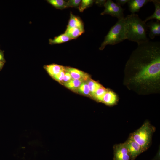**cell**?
Segmentation results:
<instances>
[{
    "mask_svg": "<svg viewBox=\"0 0 160 160\" xmlns=\"http://www.w3.org/2000/svg\"><path fill=\"white\" fill-rule=\"evenodd\" d=\"M123 84L140 95L160 90V42L149 41L138 45L127 61Z\"/></svg>",
    "mask_w": 160,
    "mask_h": 160,
    "instance_id": "cell-1",
    "label": "cell"
},
{
    "mask_svg": "<svg viewBox=\"0 0 160 160\" xmlns=\"http://www.w3.org/2000/svg\"><path fill=\"white\" fill-rule=\"evenodd\" d=\"M127 25V39L138 44L149 41L147 36L146 23L136 14L128 15L125 17Z\"/></svg>",
    "mask_w": 160,
    "mask_h": 160,
    "instance_id": "cell-2",
    "label": "cell"
},
{
    "mask_svg": "<svg viewBox=\"0 0 160 160\" xmlns=\"http://www.w3.org/2000/svg\"><path fill=\"white\" fill-rule=\"evenodd\" d=\"M127 25L125 17L118 19L105 37L99 49L103 50L107 45H114L127 39Z\"/></svg>",
    "mask_w": 160,
    "mask_h": 160,
    "instance_id": "cell-3",
    "label": "cell"
},
{
    "mask_svg": "<svg viewBox=\"0 0 160 160\" xmlns=\"http://www.w3.org/2000/svg\"><path fill=\"white\" fill-rule=\"evenodd\" d=\"M155 130V127L146 121L140 128L130 134L129 138L136 142L144 152L149 147Z\"/></svg>",
    "mask_w": 160,
    "mask_h": 160,
    "instance_id": "cell-4",
    "label": "cell"
},
{
    "mask_svg": "<svg viewBox=\"0 0 160 160\" xmlns=\"http://www.w3.org/2000/svg\"><path fill=\"white\" fill-rule=\"evenodd\" d=\"M105 9L101 13V15H109L119 19L124 17V9L111 0L106 1L104 5Z\"/></svg>",
    "mask_w": 160,
    "mask_h": 160,
    "instance_id": "cell-5",
    "label": "cell"
},
{
    "mask_svg": "<svg viewBox=\"0 0 160 160\" xmlns=\"http://www.w3.org/2000/svg\"><path fill=\"white\" fill-rule=\"evenodd\" d=\"M113 149V160H131L130 156L124 143L115 145Z\"/></svg>",
    "mask_w": 160,
    "mask_h": 160,
    "instance_id": "cell-6",
    "label": "cell"
},
{
    "mask_svg": "<svg viewBox=\"0 0 160 160\" xmlns=\"http://www.w3.org/2000/svg\"><path fill=\"white\" fill-rule=\"evenodd\" d=\"M124 143L129 152L131 160H135L138 155L143 152L141 147L129 137Z\"/></svg>",
    "mask_w": 160,
    "mask_h": 160,
    "instance_id": "cell-7",
    "label": "cell"
},
{
    "mask_svg": "<svg viewBox=\"0 0 160 160\" xmlns=\"http://www.w3.org/2000/svg\"><path fill=\"white\" fill-rule=\"evenodd\" d=\"M149 2H150V0H129L127 3L129 9L131 14H135Z\"/></svg>",
    "mask_w": 160,
    "mask_h": 160,
    "instance_id": "cell-8",
    "label": "cell"
},
{
    "mask_svg": "<svg viewBox=\"0 0 160 160\" xmlns=\"http://www.w3.org/2000/svg\"><path fill=\"white\" fill-rule=\"evenodd\" d=\"M150 30L149 37L153 39L155 37L160 35V21L157 20L154 22L153 20L146 23Z\"/></svg>",
    "mask_w": 160,
    "mask_h": 160,
    "instance_id": "cell-9",
    "label": "cell"
},
{
    "mask_svg": "<svg viewBox=\"0 0 160 160\" xmlns=\"http://www.w3.org/2000/svg\"><path fill=\"white\" fill-rule=\"evenodd\" d=\"M118 100V97L116 94L114 92L108 89L102 102L108 105L113 106L116 104Z\"/></svg>",
    "mask_w": 160,
    "mask_h": 160,
    "instance_id": "cell-10",
    "label": "cell"
},
{
    "mask_svg": "<svg viewBox=\"0 0 160 160\" xmlns=\"http://www.w3.org/2000/svg\"><path fill=\"white\" fill-rule=\"evenodd\" d=\"M66 71L70 73L73 79L86 80L89 77L86 73L76 68L71 67L65 68Z\"/></svg>",
    "mask_w": 160,
    "mask_h": 160,
    "instance_id": "cell-11",
    "label": "cell"
},
{
    "mask_svg": "<svg viewBox=\"0 0 160 160\" xmlns=\"http://www.w3.org/2000/svg\"><path fill=\"white\" fill-rule=\"evenodd\" d=\"M44 68L52 77L60 71L65 70L64 66L55 64L45 65Z\"/></svg>",
    "mask_w": 160,
    "mask_h": 160,
    "instance_id": "cell-12",
    "label": "cell"
},
{
    "mask_svg": "<svg viewBox=\"0 0 160 160\" xmlns=\"http://www.w3.org/2000/svg\"><path fill=\"white\" fill-rule=\"evenodd\" d=\"M67 27L77 28L84 29L83 23L80 18L71 12L70 13V18Z\"/></svg>",
    "mask_w": 160,
    "mask_h": 160,
    "instance_id": "cell-13",
    "label": "cell"
},
{
    "mask_svg": "<svg viewBox=\"0 0 160 160\" xmlns=\"http://www.w3.org/2000/svg\"><path fill=\"white\" fill-rule=\"evenodd\" d=\"M155 6V10L153 13L151 15L147 17L144 21L146 22L148 20L155 19L160 21V1L159 0H150Z\"/></svg>",
    "mask_w": 160,
    "mask_h": 160,
    "instance_id": "cell-14",
    "label": "cell"
},
{
    "mask_svg": "<svg viewBox=\"0 0 160 160\" xmlns=\"http://www.w3.org/2000/svg\"><path fill=\"white\" fill-rule=\"evenodd\" d=\"M84 32V29L79 28L67 27L64 33L72 39L77 38Z\"/></svg>",
    "mask_w": 160,
    "mask_h": 160,
    "instance_id": "cell-15",
    "label": "cell"
},
{
    "mask_svg": "<svg viewBox=\"0 0 160 160\" xmlns=\"http://www.w3.org/2000/svg\"><path fill=\"white\" fill-rule=\"evenodd\" d=\"M71 39L65 33L61 34L53 39H49V43L51 44H59L67 42Z\"/></svg>",
    "mask_w": 160,
    "mask_h": 160,
    "instance_id": "cell-16",
    "label": "cell"
},
{
    "mask_svg": "<svg viewBox=\"0 0 160 160\" xmlns=\"http://www.w3.org/2000/svg\"><path fill=\"white\" fill-rule=\"evenodd\" d=\"M83 80L80 79H72L68 82L64 84L65 86L69 89L75 90L78 89L83 82Z\"/></svg>",
    "mask_w": 160,
    "mask_h": 160,
    "instance_id": "cell-17",
    "label": "cell"
},
{
    "mask_svg": "<svg viewBox=\"0 0 160 160\" xmlns=\"http://www.w3.org/2000/svg\"><path fill=\"white\" fill-rule=\"evenodd\" d=\"M91 96L93 97L96 91L102 85L98 82L90 79L87 82Z\"/></svg>",
    "mask_w": 160,
    "mask_h": 160,
    "instance_id": "cell-18",
    "label": "cell"
},
{
    "mask_svg": "<svg viewBox=\"0 0 160 160\" xmlns=\"http://www.w3.org/2000/svg\"><path fill=\"white\" fill-rule=\"evenodd\" d=\"M47 1L57 9H62L67 8V2L63 0H48Z\"/></svg>",
    "mask_w": 160,
    "mask_h": 160,
    "instance_id": "cell-19",
    "label": "cell"
},
{
    "mask_svg": "<svg viewBox=\"0 0 160 160\" xmlns=\"http://www.w3.org/2000/svg\"><path fill=\"white\" fill-rule=\"evenodd\" d=\"M108 89L102 86L96 91L92 97L97 101L102 102Z\"/></svg>",
    "mask_w": 160,
    "mask_h": 160,
    "instance_id": "cell-20",
    "label": "cell"
},
{
    "mask_svg": "<svg viewBox=\"0 0 160 160\" xmlns=\"http://www.w3.org/2000/svg\"><path fill=\"white\" fill-rule=\"evenodd\" d=\"M94 1L92 0H83L81 1L79 6L78 9L81 12H83L86 9L93 4Z\"/></svg>",
    "mask_w": 160,
    "mask_h": 160,
    "instance_id": "cell-21",
    "label": "cell"
},
{
    "mask_svg": "<svg viewBox=\"0 0 160 160\" xmlns=\"http://www.w3.org/2000/svg\"><path fill=\"white\" fill-rule=\"evenodd\" d=\"M79 92L86 95H90L89 88L87 82H82L78 89Z\"/></svg>",
    "mask_w": 160,
    "mask_h": 160,
    "instance_id": "cell-22",
    "label": "cell"
},
{
    "mask_svg": "<svg viewBox=\"0 0 160 160\" xmlns=\"http://www.w3.org/2000/svg\"><path fill=\"white\" fill-rule=\"evenodd\" d=\"M81 1L80 0H70L67 2V8L78 7Z\"/></svg>",
    "mask_w": 160,
    "mask_h": 160,
    "instance_id": "cell-23",
    "label": "cell"
},
{
    "mask_svg": "<svg viewBox=\"0 0 160 160\" xmlns=\"http://www.w3.org/2000/svg\"><path fill=\"white\" fill-rule=\"evenodd\" d=\"M66 70L60 71V72L52 77L54 79L57 81L61 82H62Z\"/></svg>",
    "mask_w": 160,
    "mask_h": 160,
    "instance_id": "cell-24",
    "label": "cell"
},
{
    "mask_svg": "<svg viewBox=\"0 0 160 160\" xmlns=\"http://www.w3.org/2000/svg\"><path fill=\"white\" fill-rule=\"evenodd\" d=\"M72 79L70 73L66 71L62 82H63L65 84L68 82Z\"/></svg>",
    "mask_w": 160,
    "mask_h": 160,
    "instance_id": "cell-25",
    "label": "cell"
},
{
    "mask_svg": "<svg viewBox=\"0 0 160 160\" xmlns=\"http://www.w3.org/2000/svg\"><path fill=\"white\" fill-rule=\"evenodd\" d=\"M106 1V0H97L94 1L95 3L100 7L104 6Z\"/></svg>",
    "mask_w": 160,
    "mask_h": 160,
    "instance_id": "cell-26",
    "label": "cell"
},
{
    "mask_svg": "<svg viewBox=\"0 0 160 160\" xmlns=\"http://www.w3.org/2000/svg\"><path fill=\"white\" fill-rule=\"evenodd\" d=\"M129 0H116V3L120 6H123L127 3Z\"/></svg>",
    "mask_w": 160,
    "mask_h": 160,
    "instance_id": "cell-27",
    "label": "cell"
},
{
    "mask_svg": "<svg viewBox=\"0 0 160 160\" xmlns=\"http://www.w3.org/2000/svg\"><path fill=\"white\" fill-rule=\"evenodd\" d=\"M5 60L4 58V51L0 49V62H5Z\"/></svg>",
    "mask_w": 160,
    "mask_h": 160,
    "instance_id": "cell-28",
    "label": "cell"
},
{
    "mask_svg": "<svg viewBox=\"0 0 160 160\" xmlns=\"http://www.w3.org/2000/svg\"><path fill=\"white\" fill-rule=\"evenodd\" d=\"M153 160H160V153L158 152Z\"/></svg>",
    "mask_w": 160,
    "mask_h": 160,
    "instance_id": "cell-29",
    "label": "cell"
},
{
    "mask_svg": "<svg viewBox=\"0 0 160 160\" xmlns=\"http://www.w3.org/2000/svg\"><path fill=\"white\" fill-rule=\"evenodd\" d=\"M5 63L0 62V70H1L4 66Z\"/></svg>",
    "mask_w": 160,
    "mask_h": 160,
    "instance_id": "cell-30",
    "label": "cell"
}]
</instances>
